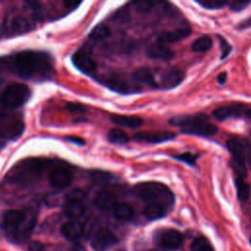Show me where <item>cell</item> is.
<instances>
[{"instance_id": "obj_8", "label": "cell", "mask_w": 251, "mask_h": 251, "mask_svg": "<svg viewBox=\"0 0 251 251\" xmlns=\"http://www.w3.org/2000/svg\"><path fill=\"white\" fill-rule=\"evenodd\" d=\"M176 133L172 131L165 130H155V131H140L133 135V138L138 142L147 143H162L174 139Z\"/></svg>"}, {"instance_id": "obj_18", "label": "cell", "mask_w": 251, "mask_h": 251, "mask_svg": "<svg viewBox=\"0 0 251 251\" xmlns=\"http://www.w3.org/2000/svg\"><path fill=\"white\" fill-rule=\"evenodd\" d=\"M25 219V214L21 210H9L3 216V225L5 227L18 228Z\"/></svg>"}, {"instance_id": "obj_5", "label": "cell", "mask_w": 251, "mask_h": 251, "mask_svg": "<svg viewBox=\"0 0 251 251\" xmlns=\"http://www.w3.org/2000/svg\"><path fill=\"white\" fill-rule=\"evenodd\" d=\"M25 129L23 121L18 117L6 115L0 116V135L8 139H16L22 135Z\"/></svg>"}, {"instance_id": "obj_20", "label": "cell", "mask_w": 251, "mask_h": 251, "mask_svg": "<svg viewBox=\"0 0 251 251\" xmlns=\"http://www.w3.org/2000/svg\"><path fill=\"white\" fill-rule=\"evenodd\" d=\"M111 121L116 125L129 127V128H136L143 124V120L136 116L114 115L111 117Z\"/></svg>"}, {"instance_id": "obj_14", "label": "cell", "mask_w": 251, "mask_h": 251, "mask_svg": "<svg viewBox=\"0 0 251 251\" xmlns=\"http://www.w3.org/2000/svg\"><path fill=\"white\" fill-rule=\"evenodd\" d=\"M72 60L74 65L84 74H90L96 69V63L94 62V60L82 51L75 52L73 55Z\"/></svg>"}, {"instance_id": "obj_15", "label": "cell", "mask_w": 251, "mask_h": 251, "mask_svg": "<svg viewBox=\"0 0 251 251\" xmlns=\"http://www.w3.org/2000/svg\"><path fill=\"white\" fill-rule=\"evenodd\" d=\"M184 78V74L182 71L177 69H173L165 73L161 78L160 87L163 89H172L176 87L182 82Z\"/></svg>"}, {"instance_id": "obj_6", "label": "cell", "mask_w": 251, "mask_h": 251, "mask_svg": "<svg viewBox=\"0 0 251 251\" xmlns=\"http://www.w3.org/2000/svg\"><path fill=\"white\" fill-rule=\"evenodd\" d=\"M226 147L232 156L230 163L245 165V159L249 148L246 139L241 137L229 138L226 141Z\"/></svg>"}, {"instance_id": "obj_36", "label": "cell", "mask_w": 251, "mask_h": 251, "mask_svg": "<svg viewBox=\"0 0 251 251\" xmlns=\"http://www.w3.org/2000/svg\"><path fill=\"white\" fill-rule=\"evenodd\" d=\"M135 8L137 11L139 12H142V13H145V12H148L150 11L155 2H150V1H139V2H135Z\"/></svg>"}, {"instance_id": "obj_28", "label": "cell", "mask_w": 251, "mask_h": 251, "mask_svg": "<svg viewBox=\"0 0 251 251\" xmlns=\"http://www.w3.org/2000/svg\"><path fill=\"white\" fill-rule=\"evenodd\" d=\"M234 182H235L238 198L242 201L247 200L249 198V195H250V188H249V185L245 182L244 178L236 177Z\"/></svg>"}, {"instance_id": "obj_39", "label": "cell", "mask_w": 251, "mask_h": 251, "mask_svg": "<svg viewBox=\"0 0 251 251\" xmlns=\"http://www.w3.org/2000/svg\"><path fill=\"white\" fill-rule=\"evenodd\" d=\"M65 139L69 142H72V143H75V144H77V145H84V143H85L82 138L76 137V136H68Z\"/></svg>"}, {"instance_id": "obj_24", "label": "cell", "mask_w": 251, "mask_h": 251, "mask_svg": "<svg viewBox=\"0 0 251 251\" xmlns=\"http://www.w3.org/2000/svg\"><path fill=\"white\" fill-rule=\"evenodd\" d=\"M114 216L122 221H128L133 217V209L132 207L126 202L117 203L116 206L113 208Z\"/></svg>"}, {"instance_id": "obj_34", "label": "cell", "mask_w": 251, "mask_h": 251, "mask_svg": "<svg viewBox=\"0 0 251 251\" xmlns=\"http://www.w3.org/2000/svg\"><path fill=\"white\" fill-rule=\"evenodd\" d=\"M219 41H220V47H221V59L224 60L225 58H226L230 51H231V45L221 35H218Z\"/></svg>"}, {"instance_id": "obj_25", "label": "cell", "mask_w": 251, "mask_h": 251, "mask_svg": "<svg viewBox=\"0 0 251 251\" xmlns=\"http://www.w3.org/2000/svg\"><path fill=\"white\" fill-rule=\"evenodd\" d=\"M7 27L12 33L25 32L29 29L27 21L22 17H16V18L11 19L7 25Z\"/></svg>"}, {"instance_id": "obj_38", "label": "cell", "mask_w": 251, "mask_h": 251, "mask_svg": "<svg viewBox=\"0 0 251 251\" xmlns=\"http://www.w3.org/2000/svg\"><path fill=\"white\" fill-rule=\"evenodd\" d=\"M43 249L44 245L40 241H31L28 244V251H42Z\"/></svg>"}, {"instance_id": "obj_27", "label": "cell", "mask_w": 251, "mask_h": 251, "mask_svg": "<svg viewBox=\"0 0 251 251\" xmlns=\"http://www.w3.org/2000/svg\"><path fill=\"white\" fill-rule=\"evenodd\" d=\"M107 138L114 144H126L129 141L128 135L120 128H112L107 134Z\"/></svg>"}, {"instance_id": "obj_7", "label": "cell", "mask_w": 251, "mask_h": 251, "mask_svg": "<svg viewBox=\"0 0 251 251\" xmlns=\"http://www.w3.org/2000/svg\"><path fill=\"white\" fill-rule=\"evenodd\" d=\"M101 82L112 90L123 94H130L140 91V89L136 85L129 83L126 79L117 75L105 76Z\"/></svg>"}, {"instance_id": "obj_17", "label": "cell", "mask_w": 251, "mask_h": 251, "mask_svg": "<svg viewBox=\"0 0 251 251\" xmlns=\"http://www.w3.org/2000/svg\"><path fill=\"white\" fill-rule=\"evenodd\" d=\"M146 54L151 59L170 60L174 57L175 52L168 46L161 43H157L150 45L146 50Z\"/></svg>"}, {"instance_id": "obj_4", "label": "cell", "mask_w": 251, "mask_h": 251, "mask_svg": "<svg viewBox=\"0 0 251 251\" xmlns=\"http://www.w3.org/2000/svg\"><path fill=\"white\" fill-rule=\"evenodd\" d=\"M30 97V89L22 83H13L0 95V116L23 106Z\"/></svg>"}, {"instance_id": "obj_37", "label": "cell", "mask_w": 251, "mask_h": 251, "mask_svg": "<svg viewBox=\"0 0 251 251\" xmlns=\"http://www.w3.org/2000/svg\"><path fill=\"white\" fill-rule=\"evenodd\" d=\"M84 197V192L80 189H75L71 192H69L66 195V200L67 199H75V200H82Z\"/></svg>"}, {"instance_id": "obj_9", "label": "cell", "mask_w": 251, "mask_h": 251, "mask_svg": "<svg viewBox=\"0 0 251 251\" xmlns=\"http://www.w3.org/2000/svg\"><path fill=\"white\" fill-rule=\"evenodd\" d=\"M72 180L73 174L66 167H55L49 173V181L56 188H65L70 185Z\"/></svg>"}, {"instance_id": "obj_12", "label": "cell", "mask_w": 251, "mask_h": 251, "mask_svg": "<svg viewBox=\"0 0 251 251\" xmlns=\"http://www.w3.org/2000/svg\"><path fill=\"white\" fill-rule=\"evenodd\" d=\"M183 241L182 234L176 229H167L159 237V245L168 250L177 249Z\"/></svg>"}, {"instance_id": "obj_26", "label": "cell", "mask_w": 251, "mask_h": 251, "mask_svg": "<svg viewBox=\"0 0 251 251\" xmlns=\"http://www.w3.org/2000/svg\"><path fill=\"white\" fill-rule=\"evenodd\" d=\"M212 45H213L212 38L209 35H203L193 41V43L191 44V49L193 52L202 53V52L209 51L212 48Z\"/></svg>"}, {"instance_id": "obj_42", "label": "cell", "mask_w": 251, "mask_h": 251, "mask_svg": "<svg viewBox=\"0 0 251 251\" xmlns=\"http://www.w3.org/2000/svg\"><path fill=\"white\" fill-rule=\"evenodd\" d=\"M247 161H248V165H249V167H250V169H251V145L249 146V148H248V151H247Z\"/></svg>"}, {"instance_id": "obj_43", "label": "cell", "mask_w": 251, "mask_h": 251, "mask_svg": "<svg viewBox=\"0 0 251 251\" xmlns=\"http://www.w3.org/2000/svg\"><path fill=\"white\" fill-rule=\"evenodd\" d=\"M245 115L247 116V118H249V120H251V109H248V110H246V112H245Z\"/></svg>"}, {"instance_id": "obj_13", "label": "cell", "mask_w": 251, "mask_h": 251, "mask_svg": "<svg viewBox=\"0 0 251 251\" xmlns=\"http://www.w3.org/2000/svg\"><path fill=\"white\" fill-rule=\"evenodd\" d=\"M191 33V28L189 26H181L175 28L173 30H167L160 33L157 37L158 43L167 44V43H174L179 41L185 37H187Z\"/></svg>"}, {"instance_id": "obj_33", "label": "cell", "mask_w": 251, "mask_h": 251, "mask_svg": "<svg viewBox=\"0 0 251 251\" xmlns=\"http://www.w3.org/2000/svg\"><path fill=\"white\" fill-rule=\"evenodd\" d=\"M251 4L250 0H234L231 2H228L229 9L233 12H240L244 10L248 5Z\"/></svg>"}, {"instance_id": "obj_29", "label": "cell", "mask_w": 251, "mask_h": 251, "mask_svg": "<svg viewBox=\"0 0 251 251\" xmlns=\"http://www.w3.org/2000/svg\"><path fill=\"white\" fill-rule=\"evenodd\" d=\"M111 33V30H110V27L106 25H96L90 32L89 36L94 39V40H102V39H105L107 38Z\"/></svg>"}, {"instance_id": "obj_31", "label": "cell", "mask_w": 251, "mask_h": 251, "mask_svg": "<svg viewBox=\"0 0 251 251\" xmlns=\"http://www.w3.org/2000/svg\"><path fill=\"white\" fill-rule=\"evenodd\" d=\"M200 6L204 7L205 9H221L224 6L228 4V1H223V0H197L196 1Z\"/></svg>"}, {"instance_id": "obj_16", "label": "cell", "mask_w": 251, "mask_h": 251, "mask_svg": "<svg viewBox=\"0 0 251 251\" xmlns=\"http://www.w3.org/2000/svg\"><path fill=\"white\" fill-rule=\"evenodd\" d=\"M117 197L116 195L109 191V190H102L99 191L94 197V204L97 208L103 211L113 210V208L117 204Z\"/></svg>"}, {"instance_id": "obj_21", "label": "cell", "mask_w": 251, "mask_h": 251, "mask_svg": "<svg viewBox=\"0 0 251 251\" xmlns=\"http://www.w3.org/2000/svg\"><path fill=\"white\" fill-rule=\"evenodd\" d=\"M168 210L169 208L165 205L159 203H147V205L144 207L143 214L148 220H157L164 217Z\"/></svg>"}, {"instance_id": "obj_2", "label": "cell", "mask_w": 251, "mask_h": 251, "mask_svg": "<svg viewBox=\"0 0 251 251\" xmlns=\"http://www.w3.org/2000/svg\"><path fill=\"white\" fill-rule=\"evenodd\" d=\"M169 124L179 127L181 132L185 134H193L197 136H212L218 131V127L209 122L208 117L204 114L185 115L172 118Z\"/></svg>"}, {"instance_id": "obj_41", "label": "cell", "mask_w": 251, "mask_h": 251, "mask_svg": "<svg viewBox=\"0 0 251 251\" xmlns=\"http://www.w3.org/2000/svg\"><path fill=\"white\" fill-rule=\"evenodd\" d=\"M249 26H251V18H248V19L245 20L244 22L240 23V25H238V28L242 29V28H247V27H249Z\"/></svg>"}, {"instance_id": "obj_32", "label": "cell", "mask_w": 251, "mask_h": 251, "mask_svg": "<svg viewBox=\"0 0 251 251\" xmlns=\"http://www.w3.org/2000/svg\"><path fill=\"white\" fill-rule=\"evenodd\" d=\"M173 157L178 161H181L185 164H188L190 166H194L197 160V155L189 153V152H185V153H181L178 155H173Z\"/></svg>"}, {"instance_id": "obj_11", "label": "cell", "mask_w": 251, "mask_h": 251, "mask_svg": "<svg viewBox=\"0 0 251 251\" xmlns=\"http://www.w3.org/2000/svg\"><path fill=\"white\" fill-rule=\"evenodd\" d=\"M245 112H246L245 105L241 103H235V104L224 105V106L218 107L213 111L212 115L218 121H225L231 117H238L243 113L245 114Z\"/></svg>"}, {"instance_id": "obj_19", "label": "cell", "mask_w": 251, "mask_h": 251, "mask_svg": "<svg viewBox=\"0 0 251 251\" xmlns=\"http://www.w3.org/2000/svg\"><path fill=\"white\" fill-rule=\"evenodd\" d=\"M62 233L69 239H76L83 233V225L78 221H70L62 226Z\"/></svg>"}, {"instance_id": "obj_35", "label": "cell", "mask_w": 251, "mask_h": 251, "mask_svg": "<svg viewBox=\"0 0 251 251\" xmlns=\"http://www.w3.org/2000/svg\"><path fill=\"white\" fill-rule=\"evenodd\" d=\"M66 108L68 111H70L71 113H74V114H82V113H85L86 112V108L79 104V103H74V102H69L67 103L66 105Z\"/></svg>"}, {"instance_id": "obj_44", "label": "cell", "mask_w": 251, "mask_h": 251, "mask_svg": "<svg viewBox=\"0 0 251 251\" xmlns=\"http://www.w3.org/2000/svg\"><path fill=\"white\" fill-rule=\"evenodd\" d=\"M250 242H251V238H250Z\"/></svg>"}, {"instance_id": "obj_22", "label": "cell", "mask_w": 251, "mask_h": 251, "mask_svg": "<svg viewBox=\"0 0 251 251\" xmlns=\"http://www.w3.org/2000/svg\"><path fill=\"white\" fill-rule=\"evenodd\" d=\"M132 77L140 82V83H143V84H146L150 87H158V83L156 82L155 78H154V75L152 74V72L149 70V69H146V68H140V69H137L136 71L133 72L132 74Z\"/></svg>"}, {"instance_id": "obj_23", "label": "cell", "mask_w": 251, "mask_h": 251, "mask_svg": "<svg viewBox=\"0 0 251 251\" xmlns=\"http://www.w3.org/2000/svg\"><path fill=\"white\" fill-rule=\"evenodd\" d=\"M64 212L68 217L77 218L84 213V204L82 200L67 199L64 205Z\"/></svg>"}, {"instance_id": "obj_1", "label": "cell", "mask_w": 251, "mask_h": 251, "mask_svg": "<svg viewBox=\"0 0 251 251\" xmlns=\"http://www.w3.org/2000/svg\"><path fill=\"white\" fill-rule=\"evenodd\" d=\"M0 71L10 72L25 79H45L53 74V60L48 53L25 50L0 58Z\"/></svg>"}, {"instance_id": "obj_10", "label": "cell", "mask_w": 251, "mask_h": 251, "mask_svg": "<svg viewBox=\"0 0 251 251\" xmlns=\"http://www.w3.org/2000/svg\"><path fill=\"white\" fill-rule=\"evenodd\" d=\"M117 236L107 228L99 229L91 241V246L95 251H105L110 246L117 243Z\"/></svg>"}, {"instance_id": "obj_3", "label": "cell", "mask_w": 251, "mask_h": 251, "mask_svg": "<svg viewBox=\"0 0 251 251\" xmlns=\"http://www.w3.org/2000/svg\"><path fill=\"white\" fill-rule=\"evenodd\" d=\"M134 193L147 203H159L169 209L174 204L175 197L173 192L168 186L160 182L148 181L138 183L134 186Z\"/></svg>"}, {"instance_id": "obj_40", "label": "cell", "mask_w": 251, "mask_h": 251, "mask_svg": "<svg viewBox=\"0 0 251 251\" xmlns=\"http://www.w3.org/2000/svg\"><path fill=\"white\" fill-rule=\"evenodd\" d=\"M217 81H218V83L221 84V85L225 84L226 81V72L220 73V74L218 75V76H217Z\"/></svg>"}, {"instance_id": "obj_30", "label": "cell", "mask_w": 251, "mask_h": 251, "mask_svg": "<svg viewBox=\"0 0 251 251\" xmlns=\"http://www.w3.org/2000/svg\"><path fill=\"white\" fill-rule=\"evenodd\" d=\"M190 250L191 251H212V245L206 237L199 236L192 241L190 245Z\"/></svg>"}]
</instances>
